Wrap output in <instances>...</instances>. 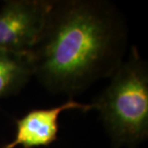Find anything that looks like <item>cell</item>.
Returning <instances> with one entry per match:
<instances>
[{"label":"cell","mask_w":148,"mask_h":148,"mask_svg":"<svg viewBox=\"0 0 148 148\" xmlns=\"http://www.w3.org/2000/svg\"><path fill=\"white\" fill-rule=\"evenodd\" d=\"M125 18L105 0L53 1L31 52L34 76L49 92L71 98L110 77L124 59Z\"/></svg>","instance_id":"cell-1"},{"label":"cell","mask_w":148,"mask_h":148,"mask_svg":"<svg viewBox=\"0 0 148 148\" xmlns=\"http://www.w3.org/2000/svg\"><path fill=\"white\" fill-rule=\"evenodd\" d=\"M114 148H136L148 136V68L133 46L93 102Z\"/></svg>","instance_id":"cell-2"},{"label":"cell","mask_w":148,"mask_h":148,"mask_svg":"<svg viewBox=\"0 0 148 148\" xmlns=\"http://www.w3.org/2000/svg\"><path fill=\"white\" fill-rule=\"evenodd\" d=\"M53 1L8 0L0 10V49L31 53L46 24Z\"/></svg>","instance_id":"cell-3"},{"label":"cell","mask_w":148,"mask_h":148,"mask_svg":"<svg viewBox=\"0 0 148 148\" xmlns=\"http://www.w3.org/2000/svg\"><path fill=\"white\" fill-rule=\"evenodd\" d=\"M72 110L87 112L95 110V106L93 103H79L70 98L56 107L29 111L24 116L16 119L15 138L3 148H33L50 145L58 137L60 114Z\"/></svg>","instance_id":"cell-4"},{"label":"cell","mask_w":148,"mask_h":148,"mask_svg":"<svg viewBox=\"0 0 148 148\" xmlns=\"http://www.w3.org/2000/svg\"><path fill=\"white\" fill-rule=\"evenodd\" d=\"M34 77L31 53L0 49V100L18 94Z\"/></svg>","instance_id":"cell-5"}]
</instances>
